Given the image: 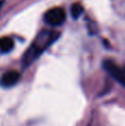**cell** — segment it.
Instances as JSON below:
<instances>
[{
	"mask_svg": "<svg viewBox=\"0 0 125 126\" xmlns=\"http://www.w3.org/2000/svg\"><path fill=\"white\" fill-rule=\"evenodd\" d=\"M15 47L13 40L9 37H2L0 38V52L1 53H8Z\"/></svg>",
	"mask_w": 125,
	"mask_h": 126,
	"instance_id": "obj_5",
	"label": "cell"
},
{
	"mask_svg": "<svg viewBox=\"0 0 125 126\" xmlns=\"http://www.w3.org/2000/svg\"><path fill=\"white\" fill-rule=\"evenodd\" d=\"M103 67L115 81H117L121 85L125 86V71H123L119 65L110 60H105L103 62Z\"/></svg>",
	"mask_w": 125,
	"mask_h": 126,
	"instance_id": "obj_3",
	"label": "cell"
},
{
	"mask_svg": "<svg viewBox=\"0 0 125 126\" xmlns=\"http://www.w3.org/2000/svg\"><path fill=\"white\" fill-rule=\"evenodd\" d=\"M3 0H0V9H1V7H2V4H3Z\"/></svg>",
	"mask_w": 125,
	"mask_h": 126,
	"instance_id": "obj_7",
	"label": "cell"
},
{
	"mask_svg": "<svg viewBox=\"0 0 125 126\" xmlns=\"http://www.w3.org/2000/svg\"><path fill=\"white\" fill-rule=\"evenodd\" d=\"M83 13V7L81 3H73L71 6V16L73 17V19H78L80 16Z\"/></svg>",
	"mask_w": 125,
	"mask_h": 126,
	"instance_id": "obj_6",
	"label": "cell"
},
{
	"mask_svg": "<svg viewBox=\"0 0 125 126\" xmlns=\"http://www.w3.org/2000/svg\"><path fill=\"white\" fill-rule=\"evenodd\" d=\"M20 80V73L18 71H8L0 79V85L3 87H11L16 85Z\"/></svg>",
	"mask_w": 125,
	"mask_h": 126,
	"instance_id": "obj_4",
	"label": "cell"
},
{
	"mask_svg": "<svg viewBox=\"0 0 125 126\" xmlns=\"http://www.w3.org/2000/svg\"><path fill=\"white\" fill-rule=\"evenodd\" d=\"M58 38H59V33L55 32V31H52V30L41 31L37 35V38L32 42V44L26 51V53L23 54V58H22V66L27 67L30 64H32L33 61H35L41 55V53L46 49H48Z\"/></svg>",
	"mask_w": 125,
	"mask_h": 126,
	"instance_id": "obj_1",
	"label": "cell"
},
{
	"mask_svg": "<svg viewBox=\"0 0 125 126\" xmlns=\"http://www.w3.org/2000/svg\"><path fill=\"white\" fill-rule=\"evenodd\" d=\"M65 11H64L63 8H60V7H57V8H52L50 10H48L46 13H44V22L47 24L51 27H59L65 21Z\"/></svg>",
	"mask_w": 125,
	"mask_h": 126,
	"instance_id": "obj_2",
	"label": "cell"
}]
</instances>
